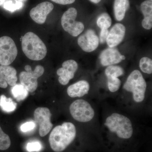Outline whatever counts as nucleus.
I'll return each mask as SVG.
<instances>
[{
  "mask_svg": "<svg viewBox=\"0 0 152 152\" xmlns=\"http://www.w3.org/2000/svg\"><path fill=\"white\" fill-rule=\"evenodd\" d=\"M77 134L75 126L71 122H65L53 129L49 137V142L54 151L61 152L74 140Z\"/></svg>",
  "mask_w": 152,
  "mask_h": 152,
  "instance_id": "nucleus-1",
  "label": "nucleus"
},
{
  "mask_svg": "<svg viewBox=\"0 0 152 152\" xmlns=\"http://www.w3.org/2000/svg\"><path fill=\"white\" fill-rule=\"evenodd\" d=\"M104 126L110 133L122 140L130 139L134 133L132 121L128 117L119 113H113L107 117Z\"/></svg>",
  "mask_w": 152,
  "mask_h": 152,
  "instance_id": "nucleus-2",
  "label": "nucleus"
},
{
  "mask_svg": "<svg viewBox=\"0 0 152 152\" xmlns=\"http://www.w3.org/2000/svg\"><path fill=\"white\" fill-rule=\"evenodd\" d=\"M22 47L25 55L33 61L42 60L47 54L45 43L37 35L31 32L27 33L23 37Z\"/></svg>",
  "mask_w": 152,
  "mask_h": 152,
  "instance_id": "nucleus-3",
  "label": "nucleus"
},
{
  "mask_svg": "<svg viewBox=\"0 0 152 152\" xmlns=\"http://www.w3.org/2000/svg\"><path fill=\"white\" fill-rule=\"evenodd\" d=\"M123 88L132 94L133 101L136 103L142 102L145 98L147 83L140 71L135 70L130 74Z\"/></svg>",
  "mask_w": 152,
  "mask_h": 152,
  "instance_id": "nucleus-4",
  "label": "nucleus"
},
{
  "mask_svg": "<svg viewBox=\"0 0 152 152\" xmlns=\"http://www.w3.org/2000/svg\"><path fill=\"white\" fill-rule=\"evenodd\" d=\"M70 113L74 119L81 123H88L95 116V111L88 101L78 99L73 102L69 107Z\"/></svg>",
  "mask_w": 152,
  "mask_h": 152,
  "instance_id": "nucleus-5",
  "label": "nucleus"
},
{
  "mask_svg": "<svg viewBox=\"0 0 152 152\" xmlns=\"http://www.w3.org/2000/svg\"><path fill=\"white\" fill-rule=\"evenodd\" d=\"M77 15V10L71 7L64 13L61 18V25L63 29L74 37L79 36L84 29L83 23L75 20Z\"/></svg>",
  "mask_w": 152,
  "mask_h": 152,
  "instance_id": "nucleus-6",
  "label": "nucleus"
},
{
  "mask_svg": "<svg viewBox=\"0 0 152 152\" xmlns=\"http://www.w3.org/2000/svg\"><path fill=\"white\" fill-rule=\"evenodd\" d=\"M18 51L13 40L10 37H0V65L9 66L17 56Z\"/></svg>",
  "mask_w": 152,
  "mask_h": 152,
  "instance_id": "nucleus-7",
  "label": "nucleus"
},
{
  "mask_svg": "<svg viewBox=\"0 0 152 152\" xmlns=\"http://www.w3.org/2000/svg\"><path fill=\"white\" fill-rule=\"evenodd\" d=\"M45 69L42 66L38 65L34 71L32 69L28 71H23L19 75L20 83L26 87L28 92H33L38 87V79L43 75Z\"/></svg>",
  "mask_w": 152,
  "mask_h": 152,
  "instance_id": "nucleus-8",
  "label": "nucleus"
},
{
  "mask_svg": "<svg viewBox=\"0 0 152 152\" xmlns=\"http://www.w3.org/2000/svg\"><path fill=\"white\" fill-rule=\"evenodd\" d=\"M52 114L48 108L39 107L34 112L35 121L39 126V133L42 137L47 135L51 130L53 124L51 122Z\"/></svg>",
  "mask_w": 152,
  "mask_h": 152,
  "instance_id": "nucleus-9",
  "label": "nucleus"
},
{
  "mask_svg": "<svg viewBox=\"0 0 152 152\" xmlns=\"http://www.w3.org/2000/svg\"><path fill=\"white\" fill-rule=\"evenodd\" d=\"M78 68L77 63L73 60H67L64 62L62 67L57 71L60 83L63 86L67 85L70 80L74 77Z\"/></svg>",
  "mask_w": 152,
  "mask_h": 152,
  "instance_id": "nucleus-10",
  "label": "nucleus"
},
{
  "mask_svg": "<svg viewBox=\"0 0 152 152\" xmlns=\"http://www.w3.org/2000/svg\"><path fill=\"white\" fill-rule=\"evenodd\" d=\"M53 4L51 3H41L31 10L30 17L37 23L43 24L46 21L47 16L53 11Z\"/></svg>",
  "mask_w": 152,
  "mask_h": 152,
  "instance_id": "nucleus-11",
  "label": "nucleus"
},
{
  "mask_svg": "<svg viewBox=\"0 0 152 152\" xmlns=\"http://www.w3.org/2000/svg\"><path fill=\"white\" fill-rule=\"evenodd\" d=\"M78 44L84 51H94L99 46V39L92 30H88L78 39Z\"/></svg>",
  "mask_w": 152,
  "mask_h": 152,
  "instance_id": "nucleus-12",
  "label": "nucleus"
},
{
  "mask_svg": "<svg viewBox=\"0 0 152 152\" xmlns=\"http://www.w3.org/2000/svg\"><path fill=\"white\" fill-rule=\"evenodd\" d=\"M18 81L17 71L10 66H0V88H6L10 85L13 86Z\"/></svg>",
  "mask_w": 152,
  "mask_h": 152,
  "instance_id": "nucleus-13",
  "label": "nucleus"
},
{
  "mask_svg": "<svg viewBox=\"0 0 152 152\" xmlns=\"http://www.w3.org/2000/svg\"><path fill=\"white\" fill-rule=\"evenodd\" d=\"M126 28L123 24L117 23L112 28L107 37V44L110 48L117 46L124 39Z\"/></svg>",
  "mask_w": 152,
  "mask_h": 152,
  "instance_id": "nucleus-14",
  "label": "nucleus"
},
{
  "mask_svg": "<svg viewBox=\"0 0 152 152\" xmlns=\"http://www.w3.org/2000/svg\"><path fill=\"white\" fill-rule=\"evenodd\" d=\"M121 55L118 50L114 48L106 49L100 56L101 64L107 66L119 63L122 61L121 58Z\"/></svg>",
  "mask_w": 152,
  "mask_h": 152,
  "instance_id": "nucleus-15",
  "label": "nucleus"
},
{
  "mask_svg": "<svg viewBox=\"0 0 152 152\" xmlns=\"http://www.w3.org/2000/svg\"><path fill=\"white\" fill-rule=\"evenodd\" d=\"M89 83L85 80L79 81L68 87L67 93L71 98L82 97L89 92Z\"/></svg>",
  "mask_w": 152,
  "mask_h": 152,
  "instance_id": "nucleus-16",
  "label": "nucleus"
},
{
  "mask_svg": "<svg viewBox=\"0 0 152 152\" xmlns=\"http://www.w3.org/2000/svg\"><path fill=\"white\" fill-rule=\"evenodd\" d=\"M141 10L144 18L142 22V26L144 28L150 30L152 27V2L145 1L141 4Z\"/></svg>",
  "mask_w": 152,
  "mask_h": 152,
  "instance_id": "nucleus-17",
  "label": "nucleus"
},
{
  "mask_svg": "<svg viewBox=\"0 0 152 152\" xmlns=\"http://www.w3.org/2000/svg\"><path fill=\"white\" fill-rule=\"evenodd\" d=\"M129 0H115L114 11L115 18L118 21H121L124 18L126 12L129 8Z\"/></svg>",
  "mask_w": 152,
  "mask_h": 152,
  "instance_id": "nucleus-18",
  "label": "nucleus"
},
{
  "mask_svg": "<svg viewBox=\"0 0 152 152\" xmlns=\"http://www.w3.org/2000/svg\"><path fill=\"white\" fill-rule=\"evenodd\" d=\"M12 94L17 101L24 100L28 95V91L21 84H16L11 90Z\"/></svg>",
  "mask_w": 152,
  "mask_h": 152,
  "instance_id": "nucleus-19",
  "label": "nucleus"
},
{
  "mask_svg": "<svg viewBox=\"0 0 152 152\" xmlns=\"http://www.w3.org/2000/svg\"><path fill=\"white\" fill-rule=\"evenodd\" d=\"M17 104L11 98H7L5 95L0 96V107L4 112L12 113L16 109Z\"/></svg>",
  "mask_w": 152,
  "mask_h": 152,
  "instance_id": "nucleus-20",
  "label": "nucleus"
},
{
  "mask_svg": "<svg viewBox=\"0 0 152 152\" xmlns=\"http://www.w3.org/2000/svg\"><path fill=\"white\" fill-rule=\"evenodd\" d=\"M111 24V18L107 13L101 14L97 20V24L101 30L107 29L110 26Z\"/></svg>",
  "mask_w": 152,
  "mask_h": 152,
  "instance_id": "nucleus-21",
  "label": "nucleus"
},
{
  "mask_svg": "<svg viewBox=\"0 0 152 152\" xmlns=\"http://www.w3.org/2000/svg\"><path fill=\"white\" fill-rule=\"evenodd\" d=\"M105 73L107 77H118L124 74L122 68L117 66H110L106 68Z\"/></svg>",
  "mask_w": 152,
  "mask_h": 152,
  "instance_id": "nucleus-22",
  "label": "nucleus"
},
{
  "mask_svg": "<svg viewBox=\"0 0 152 152\" xmlns=\"http://www.w3.org/2000/svg\"><path fill=\"white\" fill-rule=\"evenodd\" d=\"M140 67L143 72L148 74L152 73V61L148 57L142 58L140 61Z\"/></svg>",
  "mask_w": 152,
  "mask_h": 152,
  "instance_id": "nucleus-23",
  "label": "nucleus"
},
{
  "mask_svg": "<svg viewBox=\"0 0 152 152\" xmlns=\"http://www.w3.org/2000/svg\"><path fill=\"white\" fill-rule=\"evenodd\" d=\"M107 86L109 91L112 93L118 91L121 86V81L118 77H107Z\"/></svg>",
  "mask_w": 152,
  "mask_h": 152,
  "instance_id": "nucleus-24",
  "label": "nucleus"
},
{
  "mask_svg": "<svg viewBox=\"0 0 152 152\" xmlns=\"http://www.w3.org/2000/svg\"><path fill=\"white\" fill-rule=\"evenodd\" d=\"M11 145L10 137L3 132L0 126V150H7Z\"/></svg>",
  "mask_w": 152,
  "mask_h": 152,
  "instance_id": "nucleus-25",
  "label": "nucleus"
},
{
  "mask_svg": "<svg viewBox=\"0 0 152 152\" xmlns=\"http://www.w3.org/2000/svg\"><path fill=\"white\" fill-rule=\"evenodd\" d=\"M23 6V4L21 2L16 1V3H13L12 1H10L4 3V7L7 10L14 12L21 8Z\"/></svg>",
  "mask_w": 152,
  "mask_h": 152,
  "instance_id": "nucleus-26",
  "label": "nucleus"
},
{
  "mask_svg": "<svg viewBox=\"0 0 152 152\" xmlns=\"http://www.w3.org/2000/svg\"><path fill=\"white\" fill-rule=\"evenodd\" d=\"M42 144L39 141H33L27 144V151L29 152H39L42 149Z\"/></svg>",
  "mask_w": 152,
  "mask_h": 152,
  "instance_id": "nucleus-27",
  "label": "nucleus"
},
{
  "mask_svg": "<svg viewBox=\"0 0 152 152\" xmlns=\"http://www.w3.org/2000/svg\"><path fill=\"white\" fill-rule=\"evenodd\" d=\"M36 127V124L33 121L26 122L21 126L20 130L24 133L28 132L34 130Z\"/></svg>",
  "mask_w": 152,
  "mask_h": 152,
  "instance_id": "nucleus-28",
  "label": "nucleus"
},
{
  "mask_svg": "<svg viewBox=\"0 0 152 152\" xmlns=\"http://www.w3.org/2000/svg\"><path fill=\"white\" fill-rule=\"evenodd\" d=\"M109 33V31L107 29L101 30L100 34V42L101 43H103L106 41Z\"/></svg>",
  "mask_w": 152,
  "mask_h": 152,
  "instance_id": "nucleus-29",
  "label": "nucleus"
},
{
  "mask_svg": "<svg viewBox=\"0 0 152 152\" xmlns=\"http://www.w3.org/2000/svg\"><path fill=\"white\" fill-rule=\"evenodd\" d=\"M54 2L61 5L70 4L75 2V0H51Z\"/></svg>",
  "mask_w": 152,
  "mask_h": 152,
  "instance_id": "nucleus-30",
  "label": "nucleus"
},
{
  "mask_svg": "<svg viewBox=\"0 0 152 152\" xmlns=\"http://www.w3.org/2000/svg\"><path fill=\"white\" fill-rule=\"evenodd\" d=\"M91 2L94 3V4H98L101 1V0H89Z\"/></svg>",
  "mask_w": 152,
  "mask_h": 152,
  "instance_id": "nucleus-31",
  "label": "nucleus"
},
{
  "mask_svg": "<svg viewBox=\"0 0 152 152\" xmlns=\"http://www.w3.org/2000/svg\"><path fill=\"white\" fill-rule=\"evenodd\" d=\"M121 58L122 60H125L126 59V57H125V56H122V55H121Z\"/></svg>",
  "mask_w": 152,
  "mask_h": 152,
  "instance_id": "nucleus-32",
  "label": "nucleus"
},
{
  "mask_svg": "<svg viewBox=\"0 0 152 152\" xmlns=\"http://www.w3.org/2000/svg\"><path fill=\"white\" fill-rule=\"evenodd\" d=\"M5 0H0V5H1L4 3Z\"/></svg>",
  "mask_w": 152,
  "mask_h": 152,
  "instance_id": "nucleus-33",
  "label": "nucleus"
},
{
  "mask_svg": "<svg viewBox=\"0 0 152 152\" xmlns=\"http://www.w3.org/2000/svg\"><path fill=\"white\" fill-rule=\"evenodd\" d=\"M147 1H152V0H147Z\"/></svg>",
  "mask_w": 152,
  "mask_h": 152,
  "instance_id": "nucleus-34",
  "label": "nucleus"
},
{
  "mask_svg": "<svg viewBox=\"0 0 152 152\" xmlns=\"http://www.w3.org/2000/svg\"><path fill=\"white\" fill-rule=\"evenodd\" d=\"M19 1H23V0H19Z\"/></svg>",
  "mask_w": 152,
  "mask_h": 152,
  "instance_id": "nucleus-35",
  "label": "nucleus"
}]
</instances>
